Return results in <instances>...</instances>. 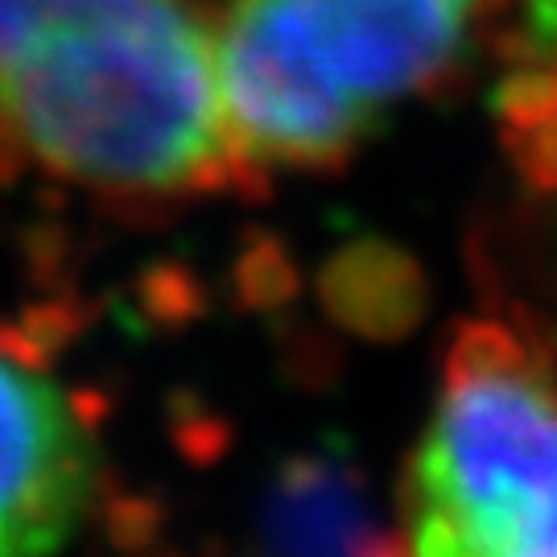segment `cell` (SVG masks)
I'll use <instances>...</instances> for the list:
<instances>
[{
  "instance_id": "obj_2",
  "label": "cell",
  "mask_w": 557,
  "mask_h": 557,
  "mask_svg": "<svg viewBox=\"0 0 557 557\" xmlns=\"http://www.w3.org/2000/svg\"><path fill=\"white\" fill-rule=\"evenodd\" d=\"M479 0H232L220 34L232 149L331 161L462 46Z\"/></svg>"
},
{
  "instance_id": "obj_3",
  "label": "cell",
  "mask_w": 557,
  "mask_h": 557,
  "mask_svg": "<svg viewBox=\"0 0 557 557\" xmlns=\"http://www.w3.org/2000/svg\"><path fill=\"white\" fill-rule=\"evenodd\" d=\"M425 557H557V384L517 359L458 368L405 479Z\"/></svg>"
},
{
  "instance_id": "obj_4",
  "label": "cell",
  "mask_w": 557,
  "mask_h": 557,
  "mask_svg": "<svg viewBox=\"0 0 557 557\" xmlns=\"http://www.w3.org/2000/svg\"><path fill=\"white\" fill-rule=\"evenodd\" d=\"M96 442L54 380L0 356V557L50 554L96 499Z\"/></svg>"
},
{
  "instance_id": "obj_5",
  "label": "cell",
  "mask_w": 557,
  "mask_h": 557,
  "mask_svg": "<svg viewBox=\"0 0 557 557\" xmlns=\"http://www.w3.org/2000/svg\"><path fill=\"white\" fill-rule=\"evenodd\" d=\"M50 0H0V66L17 54L46 17Z\"/></svg>"
},
{
  "instance_id": "obj_6",
  "label": "cell",
  "mask_w": 557,
  "mask_h": 557,
  "mask_svg": "<svg viewBox=\"0 0 557 557\" xmlns=\"http://www.w3.org/2000/svg\"><path fill=\"white\" fill-rule=\"evenodd\" d=\"M529 34L541 50H557V0H524Z\"/></svg>"
},
{
  "instance_id": "obj_1",
  "label": "cell",
  "mask_w": 557,
  "mask_h": 557,
  "mask_svg": "<svg viewBox=\"0 0 557 557\" xmlns=\"http://www.w3.org/2000/svg\"><path fill=\"white\" fill-rule=\"evenodd\" d=\"M0 120L79 182L174 190L232 149L215 34L182 0H50L0 66Z\"/></svg>"
}]
</instances>
